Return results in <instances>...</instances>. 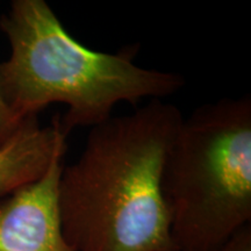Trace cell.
Masks as SVG:
<instances>
[{
	"label": "cell",
	"mask_w": 251,
	"mask_h": 251,
	"mask_svg": "<svg viewBox=\"0 0 251 251\" xmlns=\"http://www.w3.org/2000/svg\"><path fill=\"white\" fill-rule=\"evenodd\" d=\"M183 118L177 106L153 99L91 128L57 186L62 230L74 251L176 250L162 177Z\"/></svg>",
	"instance_id": "6da1fadb"
},
{
	"label": "cell",
	"mask_w": 251,
	"mask_h": 251,
	"mask_svg": "<svg viewBox=\"0 0 251 251\" xmlns=\"http://www.w3.org/2000/svg\"><path fill=\"white\" fill-rule=\"evenodd\" d=\"M0 29L11 46L0 62V94L20 124L61 102L68 109L59 122L69 136L107 121L118 103L162 100L184 87L180 75L135 64L139 45L113 54L81 45L45 0L12 1Z\"/></svg>",
	"instance_id": "7a4b0ae2"
},
{
	"label": "cell",
	"mask_w": 251,
	"mask_h": 251,
	"mask_svg": "<svg viewBox=\"0 0 251 251\" xmlns=\"http://www.w3.org/2000/svg\"><path fill=\"white\" fill-rule=\"evenodd\" d=\"M162 190L177 251H215L251 221V98H222L183 118Z\"/></svg>",
	"instance_id": "3957f363"
},
{
	"label": "cell",
	"mask_w": 251,
	"mask_h": 251,
	"mask_svg": "<svg viewBox=\"0 0 251 251\" xmlns=\"http://www.w3.org/2000/svg\"><path fill=\"white\" fill-rule=\"evenodd\" d=\"M65 152L35 183L0 201V251H74L63 234L57 186Z\"/></svg>",
	"instance_id": "277c9868"
},
{
	"label": "cell",
	"mask_w": 251,
	"mask_h": 251,
	"mask_svg": "<svg viewBox=\"0 0 251 251\" xmlns=\"http://www.w3.org/2000/svg\"><path fill=\"white\" fill-rule=\"evenodd\" d=\"M67 137L59 117L48 126H41L37 118L27 119L0 146V201L41 179L52 159L67 151Z\"/></svg>",
	"instance_id": "5b68a950"
},
{
	"label": "cell",
	"mask_w": 251,
	"mask_h": 251,
	"mask_svg": "<svg viewBox=\"0 0 251 251\" xmlns=\"http://www.w3.org/2000/svg\"><path fill=\"white\" fill-rule=\"evenodd\" d=\"M24 122L20 124L15 120L0 94V146H2L6 141L11 139L17 133L19 128L23 126Z\"/></svg>",
	"instance_id": "8992f818"
},
{
	"label": "cell",
	"mask_w": 251,
	"mask_h": 251,
	"mask_svg": "<svg viewBox=\"0 0 251 251\" xmlns=\"http://www.w3.org/2000/svg\"><path fill=\"white\" fill-rule=\"evenodd\" d=\"M215 251H251V227L250 225L241 229L227 243Z\"/></svg>",
	"instance_id": "52a82bcc"
},
{
	"label": "cell",
	"mask_w": 251,
	"mask_h": 251,
	"mask_svg": "<svg viewBox=\"0 0 251 251\" xmlns=\"http://www.w3.org/2000/svg\"><path fill=\"white\" fill-rule=\"evenodd\" d=\"M170 251H177V250H170Z\"/></svg>",
	"instance_id": "ba28073f"
}]
</instances>
